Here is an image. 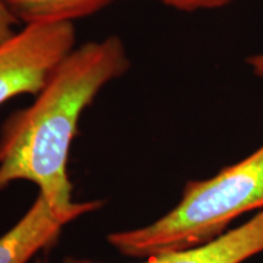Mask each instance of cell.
<instances>
[{"instance_id": "obj_1", "label": "cell", "mask_w": 263, "mask_h": 263, "mask_svg": "<svg viewBox=\"0 0 263 263\" xmlns=\"http://www.w3.org/2000/svg\"><path fill=\"white\" fill-rule=\"evenodd\" d=\"M130 61L118 35L90 41L68 52L31 106L16 111L0 133V190L29 180L55 211L78 217L101 202H72L68 153L81 115L105 85L122 77Z\"/></svg>"}, {"instance_id": "obj_2", "label": "cell", "mask_w": 263, "mask_h": 263, "mask_svg": "<svg viewBox=\"0 0 263 263\" xmlns=\"http://www.w3.org/2000/svg\"><path fill=\"white\" fill-rule=\"evenodd\" d=\"M256 209H263V145L212 178L186 183L178 205L156 222L107 240L121 254L147 258L207 244Z\"/></svg>"}, {"instance_id": "obj_3", "label": "cell", "mask_w": 263, "mask_h": 263, "mask_svg": "<svg viewBox=\"0 0 263 263\" xmlns=\"http://www.w3.org/2000/svg\"><path fill=\"white\" fill-rule=\"evenodd\" d=\"M73 24L26 25L0 43V105L22 94L37 95L49 76L76 48Z\"/></svg>"}, {"instance_id": "obj_4", "label": "cell", "mask_w": 263, "mask_h": 263, "mask_svg": "<svg viewBox=\"0 0 263 263\" xmlns=\"http://www.w3.org/2000/svg\"><path fill=\"white\" fill-rule=\"evenodd\" d=\"M263 252V209L242 226L207 244L164 252L140 263H242ZM64 263H101L68 257Z\"/></svg>"}, {"instance_id": "obj_5", "label": "cell", "mask_w": 263, "mask_h": 263, "mask_svg": "<svg viewBox=\"0 0 263 263\" xmlns=\"http://www.w3.org/2000/svg\"><path fill=\"white\" fill-rule=\"evenodd\" d=\"M76 218L55 211L39 194L28 212L0 236V263H27L39 250L54 244L62 227Z\"/></svg>"}, {"instance_id": "obj_6", "label": "cell", "mask_w": 263, "mask_h": 263, "mask_svg": "<svg viewBox=\"0 0 263 263\" xmlns=\"http://www.w3.org/2000/svg\"><path fill=\"white\" fill-rule=\"evenodd\" d=\"M115 0H4L20 22L26 25L73 24L100 11Z\"/></svg>"}, {"instance_id": "obj_7", "label": "cell", "mask_w": 263, "mask_h": 263, "mask_svg": "<svg viewBox=\"0 0 263 263\" xmlns=\"http://www.w3.org/2000/svg\"><path fill=\"white\" fill-rule=\"evenodd\" d=\"M164 6L183 12H195L200 10H216L232 4L235 0H156Z\"/></svg>"}, {"instance_id": "obj_8", "label": "cell", "mask_w": 263, "mask_h": 263, "mask_svg": "<svg viewBox=\"0 0 263 263\" xmlns=\"http://www.w3.org/2000/svg\"><path fill=\"white\" fill-rule=\"evenodd\" d=\"M20 21L8 8L4 0H0V43L8 41L15 34L14 27Z\"/></svg>"}, {"instance_id": "obj_9", "label": "cell", "mask_w": 263, "mask_h": 263, "mask_svg": "<svg viewBox=\"0 0 263 263\" xmlns=\"http://www.w3.org/2000/svg\"><path fill=\"white\" fill-rule=\"evenodd\" d=\"M246 62H248L249 67L251 68L252 73L257 76L258 78H263V52L249 57Z\"/></svg>"}, {"instance_id": "obj_10", "label": "cell", "mask_w": 263, "mask_h": 263, "mask_svg": "<svg viewBox=\"0 0 263 263\" xmlns=\"http://www.w3.org/2000/svg\"><path fill=\"white\" fill-rule=\"evenodd\" d=\"M41 263H47V262H41Z\"/></svg>"}]
</instances>
